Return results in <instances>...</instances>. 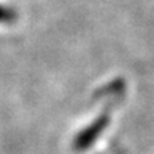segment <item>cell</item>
I'll list each match as a JSON object with an SVG mask.
<instances>
[{"instance_id":"cell-1","label":"cell","mask_w":154,"mask_h":154,"mask_svg":"<svg viewBox=\"0 0 154 154\" xmlns=\"http://www.w3.org/2000/svg\"><path fill=\"white\" fill-rule=\"evenodd\" d=\"M109 123H110V116L107 114V113L100 114L91 124H88L84 130H82V131L76 136L74 143H73L74 150H77V151L87 150L88 147L99 138L100 134L106 130V127L109 126Z\"/></svg>"}]
</instances>
